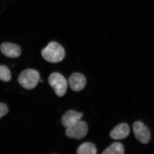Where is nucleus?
Instances as JSON below:
<instances>
[{"instance_id": "f257e3e1", "label": "nucleus", "mask_w": 154, "mask_h": 154, "mask_svg": "<svg viewBox=\"0 0 154 154\" xmlns=\"http://www.w3.org/2000/svg\"><path fill=\"white\" fill-rule=\"evenodd\" d=\"M42 57L51 63H57L63 60L65 56L63 48L55 42H51L41 51Z\"/></svg>"}, {"instance_id": "f03ea898", "label": "nucleus", "mask_w": 154, "mask_h": 154, "mask_svg": "<svg viewBox=\"0 0 154 154\" xmlns=\"http://www.w3.org/2000/svg\"><path fill=\"white\" fill-rule=\"evenodd\" d=\"M40 79L38 72L33 69H27L19 75L18 81L20 85L26 90H31L38 85Z\"/></svg>"}, {"instance_id": "7ed1b4c3", "label": "nucleus", "mask_w": 154, "mask_h": 154, "mask_svg": "<svg viewBox=\"0 0 154 154\" xmlns=\"http://www.w3.org/2000/svg\"><path fill=\"white\" fill-rule=\"evenodd\" d=\"M48 81L50 85L57 96L62 97L65 94L67 88V82L63 75L59 73H53L49 76Z\"/></svg>"}, {"instance_id": "20e7f679", "label": "nucleus", "mask_w": 154, "mask_h": 154, "mask_svg": "<svg viewBox=\"0 0 154 154\" xmlns=\"http://www.w3.org/2000/svg\"><path fill=\"white\" fill-rule=\"evenodd\" d=\"M88 132V126L85 121L80 120L75 124L66 128V135L69 138L80 140L86 136Z\"/></svg>"}, {"instance_id": "39448f33", "label": "nucleus", "mask_w": 154, "mask_h": 154, "mask_svg": "<svg viewBox=\"0 0 154 154\" xmlns=\"http://www.w3.org/2000/svg\"><path fill=\"white\" fill-rule=\"evenodd\" d=\"M135 137L143 144L148 143L151 139V133L147 127L140 121L135 122L133 125Z\"/></svg>"}, {"instance_id": "423d86ee", "label": "nucleus", "mask_w": 154, "mask_h": 154, "mask_svg": "<svg viewBox=\"0 0 154 154\" xmlns=\"http://www.w3.org/2000/svg\"><path fill=\"white\" fill-rule=\"evenodd\" d=\"M69 84L72 91L76 92L81 91L85 87L86 78L82 74L74 73L69 77Z\"/></svg>"}, {"instance_id": "0eeeda50", "label": "nucleus", "mask_w": 154, "mask_h": 154, "mask_svg": "<svg viewBox=\"0 0 154 154\" xmlns=\"http://www.w3.org/2000/svg\"><path fill=\"white\" fill-rule=\"evenodd\" d=\"M1 52L4 55L10 58L19 57L21 54V49L19 45L11 42H4L0 46Z\"/></svg>"}, {"instance_id": "6e6552de", "label": "nucleus", "mask_w": 154, "mask_h": 154, "mask_svg": "<svg viewBox=\"0 0 154 154\" xmlns=\"http://www.w3.org/2000/svg\"><path fill=\"white\" fill-rule=\"evenodd\" d=\"M83 115L82 113H78L73 110H69L62 117V124L65 128H68L81 120Z\"/></svg>"}, {"instance_id": "1a4fd4ad", "label": "nucleus", "mask_w": 154, "mask_h": 154, "mask_svg": "<svg viewBox=\"0 0 154 154\" xmlns=\"http://www.w3.org/2000/svg\"><path fill=\"white\" fill-rule=\"evenodd\" d=\"M130 133L129 127L125 123L119 124L110 132V137L114 140H122L128 136Z\"/></svg>"}, {"instance_id": "9d476101", "label": "nucleus", "mask_w": 154, "mask_h": 154, "mask_svg": "<svg viewBox=\"0 0 154 154\" xmlns=\"http://www.w3.org/2000/svg\"><path fill=\"white\" fill-rule=\"evenodd\" d=\"M78 154H96L97 149L94 144L90 142L84 143L79 147L77 150Z\"/></svg>"}, {"instance_id": "9b49d317", "label": "nucleus", "mask_w": 154, "mask_h": 154, "mask_svg": "<svg viewBox=\"0 0 154 154\" xmlns=\"http://www.w3.org/2000/svg\"><path fill=\"white\" fill-rule=\"evenodd\" d=\"M124 153V149L123 145L120 143L114 142L111 144L110 146L105 149L102 154H123Z\"/></svg>"}, {"instance_id": "f8f14e48", "label": "nucleus", "mask_w": 154, "mask_h": 154, "mask_svg": "<svg viewBox=\"0 0 154 154\" xmlns=\"http://www.w3.org/2000/svg\"><path fill=\"white\" fill-rule=\"evenodd\" d=\"M11 72L6 66L0 65V80L4 82H9L11 81Z\"/></svg>"}, {"instance_id": "ddd939ff", "label": "nucleus", "mask_w": 154, "mask_h": 154, "mask_svg": "<svg viewBox=\"0 0 154 154\" xmlns=\"http://www.w3.org/2000/svg\"><path fill=\"white\" fill-rule=\"evenodd\" d=\"M9 109L5 104L0 102V119L8 113Z\"/></svg>"}]
</instances>
